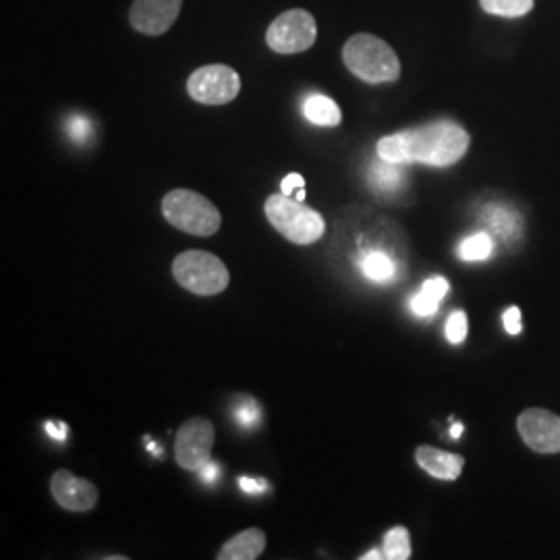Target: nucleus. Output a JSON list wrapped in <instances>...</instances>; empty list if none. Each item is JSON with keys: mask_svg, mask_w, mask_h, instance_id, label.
Returning <instances> with one entry per match:
<instances>
[{"mask_svg": "<svg viewBox=\"0 0 560 560\" xmlns=\"http://www.w3.org/2000/svg\"><path fill=\"white\" fill-rule=\"evenodd\" d=\"M469 148V133L453 120H436L399 131L378 141V159L395 164L420 162L428 166H453Z\"/></svg>", "mask_w": 560, "mask_h": 560, "instance_id": "obj_1", "label": "nucleus"}, {"mask_svg": "<svg viewBox=\"0 0 560 560\" xmlns=\"http://www.w3.org/2000/svg\"><path fill=\"white\" fill-rule=\"evenodd\" d=\"M347 69L365 83H390L399 80L397 52L386 42L372 34H355L342 48Z\"/></svg>", "mask_w": 560, "mask_h": 560, "instance_id": "obj_2", "label": "nucleus"}, {"mask_svg": "<svg viewBox=\"0 0 560 560\" xmlns=\"http://www.w3.org/2000/svg\"><path fill=\"white\" fill-rule=\"evenodd\" d=\"M166 222L194 237H210L221 229L219 208L191 189H173L162 198Z\"/></svg>", "mask_w": 560, "mask_h": 560, "instance_id": "obj_3", "label": "nucleus"}, {"mask_svg": "<svg viewBox=\"0 0 560 560\" xmlns=\"http://www.w3.org/2000/svg\"><path fill=\"white\" fill-rule=\"evenodd\" d=\"M264 212L268 222L291 243L312 245L326 233V222L320 212L307 208L303 201L293 200L291 196H270L264 203Z\"/></svg>", "mask_w": 560, "mask_h": 560, "instance_id": "obj_4", "label": "nucleus"}, {"mask_svg": "<svg viewBox=\"0 0 560 560\" xmlns=\"http://www.w3.org/2000/svg\"><path fill=\"white\" fill-rule=\"evenodd\" d=\"M173 277L194 295L212 298L229 287V270L221 258L210 252L189 249L173 261Z\"/></svg>", "mask_w": 560, "mask_h": 560, "instance_id": "obj_5", "label": "nucleus"}, {"mask_svg": "<svg viewBox=\"0 0 560 560\" xmlns=\"http://www.w3.org/2000/svg\"><path fill=\"white\" fill-rule=\"evenodd\" d=\"M318 38V25L312 13L303 9H291L280 13L270 23L266 42L279 55H298L314 46Z\"/></svg>", "mask_w": 560, "mask_h": 560, "instance_id": "obj_6", "label": "nucleus"}, {"mask_svg": "<svg viewBox=\"0 0 560 560\" xmlns=\"http://www.w3.org/2000/svg\"><path fill=\"white\" fill-rule=\"evenodd\" d=\"M240 73L229 65H206L191 73L187 80V94L191 101L221 106L240 96Z\"/></svg>", "mask_w": 560, "mask_h": 560, "instance_id": "obj_7", "label": "nucleus"}, {"mask_svg": "<svg viewBox=\"0 0 560 560\" xmlns=\"http://www.w3.org/2000/svg\"><path fill=\"white\" fill-rule=\"evenodd\" d=\"M214 446V425L206 418L185 421L175 441V460L187 471H200L210 463Z\"/></svg>", "mask_w": 560, "mask_h": 560, "instance_id": "obj_8", "label": "nucleus"}, {"mask_svg": "<svg viewBox=\"0 0 560 560\" xmlns=\"http://www.w3.org/2000/svg\"><path fill=\"white\" fill-rule=\"evenodd\" d=\"M523 442L544 455L560 453V416L544 409H527L517 421Z\"/></svg>", "mask_w": 560, "mask_h": 560, "instance_id": "obj_9", "label": "nucleus"}, {"mask_svg": "<svg viewBox=\"0 0 560 560\" xmlns=\"http://www.w3.org/2000/svg\"><path fill=\"white\" fill-rule=\"evenodd\" d=\"M183 0H136L129 11L131 25L145 36H162L179 18Z\"/></svg>", "mask_w": 560, "mask_h": 560, "instance_id": "obj_10", "label": "nucleus"}, {"mask_svg": "<svg viewBox=\"0 0 560 560\" xmlns=\"http://www.w3.org/2000/svg\"><path fill=\"white\" fill-rule=\"evenodd\" d=\"M52 499L71 513H88L98 504V488L90 480L73 476L67 469H59L50 480Z\"/></svg>", "mask_w": 560, "mask_h": 560, "instance_id": "obj_11", "label": "nucleus"}, {"mask_svg": "<svg viewBox=\"0 0 560 560\" xmlns=\"http://www.w3.org/2000/svg\"><path fill=\"white\" fill-rule=\"evenodd\" d=\"M416 460L423 471H428L430 476L439 478V480L455 481L459 480L460 471L465 459L457 453H446L434 446H418L416 451Z\"/></svg>", "mask_w": 560, "mask_h": 560, "instance_id": "obj_12", "label": "nucleus"}, {"mask_svg": "<svg viewBox=\"0 0 560 560\" xmlns=\"http://www.w3.org/2000/svg\"><path fill=\"white\" fill-rule=\"evenodd\" d=\"M264 548H266V534L258 527H252L233 536L231 540L224 541L219 552V560L260 559Z\"/></svg>", "mask_w": 560, "mask_h": 560, "instance_id": "obj_13", "label": "nucleus"}, {"mask_svg": "<svg viewBox=\"0 0 560 560\" xmlns=\"http://www.w3.org/2000/svg\"><path fill=\"white\" fill-rule=\"evenodd\" d=\"M303 115L310 122L320 125V127H337L342 120L337 102L328 96H322V94H312L305 98Z\"/></svg>", "mask_w": 560, "mask_h": 560, "instance_id": "obj_14", "label": "nucleus"}, {"mask_svg": "<svg viewBox=\"0 0 560 560\" xmlns=\"http://www.w3.org/2000/svg\"><path fill=\"white\" fill-rule=\"evenodd\" d=\"M405 164H395L378 159L370 168V183L381 194H395L405 185Z\"/></svg>", "mask_w": 560, "mask_h": 560, "instance_id": "obj_15", "label": "nucleus"}, {"mask_svg": "<svg viewBox=\"0 0 560 560\" xmlns=\"http://www.w3.org/2000/svg\"><path fill=\"white\" fill-rule=\"evenodd\" d=\"M360 268L363 277L374 280V282H388L397 272V266H395L393 258H388L382 252L365 254L360 260Z\"/></svg>", "mask_w": 560, "mask_h": 560, "instance_id": "obj_16", "label": "nucleus"}, {"mask_svg": "<svg viewBox=\"0 0 560 560\" xmlns=\"http://www.w3.org/2000/svg\"><path fill=\"white\" fill-rule=\"evenodd\" d=\"M384 559L407 560L411 559V538L405 527H393L384 536Z\"/></svg>", "mask_w": 560, "mask_h": 560, "instance_id": "obj_17", "label": "nucleus"}, {"mask_svg": "<svg viewBox=\"0 0 560 560\" xmlns=\"http://www.w3.org/2000/svg\"><path fill=\"white\" fill-rule=\"evenodd\" d=\"M481 9L499 18H523L534 9V0H480Z\"/></svg>", "mask_w": 560, "mask_h": 560, "instance_id": "obj_18", "label": "nucleus"}, {"mask_svg": "<svg viewBox=\"0 0 560 560\" xmlns=\"http://www.w3.org/2000/svg\"><path fill=\"white\" fill-rule=\"evenodd\" d=\"M492 249H494V241L490 235L486 233L471 235L460 243L459 258L465 261L486 260L492 256Z\"/></svg>", "mask_w": 560, "mask_h": 560, "instance_id": "obj_19", "label": "nucleus"}, {"mask_svg": "<svg viewBox=\"0 0 560 560\" xmlns=\"http://www.w3.org/2000/svg\"><path fill=\"white\" fill-rule=\"evenodd\" d=\"M467 337V316L465 312H455L446 320V339L453 345H459Z\"/></svg>", "mask_w": 560, "mask_h": 560, "instance_id": "obj_20", "label": "nucleus"}, {"mask_svg": "<svg viewBox=\"0 0 560 560\" xmlns=\"http://www.w3.org/2000/svg\"><path fill=\"white\" fill-rule=\"evenodd\" d=\"M260 420V407H258V402L254 399H247V397H243V399L237 402V421L243 423L245 428H254L256 423Z\"/></svg>", "mask_w": 560, "mask_h": 560, "instance_id": "obj_21", "label": "nucleus"}, {"mask_svg": "<svg viewBox=\"0 0 560 560\" xmlns=\"http://www.w3.org/2000/svg\"><path fill=\"white\" fill-rule=\"evenodd\" d=\"M439 303L441 301L434 300V298H430V295H425L423 291H420L418 295H413L411 298V312L416 314V316H420V318H430V316H434L436 312H439Z\"/></svg>", "mask_w": 560, "mask_h": 560, "instance_id": "obj_22", "label": "nucleus"}, {"mask_svg": "<svg viewBox=\"0 0 560 560\" xmlns=\"http://www.w3.org/2000/svg\"><path fill=\"white\" fill-rule=\"evenodd\" d=\"M69 133H71V138L75 141H85L92 138V131H94V127H92V122L88 119H83V117H73V119L69 120Z\"/></svg>", "mask_w": 560, "mask_h": 560, "instance_id": "obj_23", "label": "nucleus"}, {"mask_svg": "<svg viewBox=\"0 0 560 560\" xmlns=\"http://www.w3.org/2000/svg\"><path fill=\"white\" fill-rule=\"evenodd\" d=\"M421 291L434 300L441 301L446 293H448V280L442 279V277H434V279L425 280Z\"/></svg>", "mask_w": 560, "mask_h": 560, "instance_id": "obj_24", "label": "nucleus"}, {"mask_svg": "<svg viewBox=\"0 0 560 560\" xmlns=\"http://www.w3.org/2000/svg\"><path fill=\"white\" fill-rule=\"evenodd\" d=\"M511 212L506 210V208H490L488 210V222L490 224H494L501 233H506V231H511Z\"/></svg>", "mask_w": 560, "mask_h": 560, "instance_id": "obj_25", "label": "nucleus"}, {"mask_svg": "<svg viewBox=\"0 0 560 560\" xmlns=\"http://www.w3.org/2000/svg\"><path fill=\"white\" fill-rule=\"evenodd\" d=\"M502 320H504V330H506L509 335H513V337L521 335V330H523V324H521L520 307H509V310L504 312Z\"/></svg>", "mask_w": 560, "mask_h": 560, "instance_id": "obj_26", "label": "nucleus"}, {"mask_svg": "<svg viewBox=\"0 0 560 560\" xmlns=\"http://www.w3.org/2000/svg\"><path fill=\"white\" fill-rule=\"evenodd\" d=\"M305 187V179L298 175V173H291V175H287L282 183H280V194H284V196H291L293 198V194L295 191H300Z\"/></svg>", "mask_w": 560, "mask_h": 560, "instance_id": "obj_27", "label": "nucleus"}, {"mask_svg": "<svg viewBox=\"0 0 560 560\" xmlns=\"http://www.w3.org/2000/svg\"><path fill=\"white\" fill-rule=\"evenodd\" d=\"M240 488L243 492H247V494H261L266 488H268V483L266 480H254V478H240Z\"/></svg>", "mask_w": 560, "mask_h": 560, "instance_id": "obj_28", "label": "nucleus"}, {"mask_svg": "<svg viewBox=\"0 0 560 560\" xmlns=\"http://www.w3.org/2000/svg\"><path fill=\"white\" fill-rule=\"evenodd\" d=\"M44 430L48 432V436L50 439H55V441H65V436H67V425L59 421V423H55V421H46V425H44Z\"/></svg>", "mask_w": 560, "mask_h": 560, "instance_id": "obj_29", "label": "nucleus"}, {"mask_svg": "<svg viewBox=\"0 0 560 560\" xmlns=\"http://www.w3.org/2000/svg\"><path fill=\"white\" fill-rule=\"evenodd\" d=\"M198 474H200L201 480L208 481V483H214V481H217V478H219V474H221V471H219V467H217V465L208 463V465H206L203 469H200Z\"/></svg>", "mask_w": 560, "mask_h": 560, "instance_id": "obj_30", "label": "nucleus"}, {"mask_svg": "<svg viewBox=\"0 0 560 560\" xmlns=\"http://www.w3.org/2000/svg\"><path fill=\"white\" fill-rule=\"evenodd\" d=\"M381 559H384V552H378V550H370V552H368V555H363V557H361V560H381Z\"/></svg>", "mask_w": 560, "mask_h": 560, "instance_id": "obj_31", "label": "nucleus"}, {"mask_svg": "<svg viewBox=\"0 0 560 560\" xmlns=\"http://www.w3.org/2000/svg\"><path fill=\"white\" fill-rule=\"evenodd\" d=\"M460 434H463V425H460V423H453L451 436H453V439H459Z\"/></svg>", "mask_w": 560, "mask_h": 560, "instance_id": "obj_32", "label": "nucleus"}, {"mask_svg": "<svg viewBox=\"0 0 560 560\" xmlns=\"http://www.w3.org/2000/svg\"><path fill=\"white\" fill-rule=\"evenodd\" d=\"M295 200H300V201L305 200V189H300V191H298V196H295Z\"/></svg>", "mask_w": 560, "mask_h": 560, "instance_id": "obj_33", "label": "nucleus"}]
</instances>
